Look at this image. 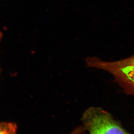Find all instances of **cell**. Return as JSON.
Wrapping results in <instances>:
<instances>
[{"label": "cell", "mask_w": 134, "mask_h": 134, "mask_svg": "<svg viewBox=\"0 0 134 134\" xmlns=\"http://www.w3.org/2000/svg\"><path fill=\"white\" fill-rule=\"evenodd\" d=\"M86 62L89 67L109 72L125 92L134 96V55L113 62L104 61L96 57L87 58Z\"/></svg>", "instance_id": "cell-1"}, {"label": "cell", "mask_w": 134, "mask_h": 134, "mask_svg": "<svg viewBox=\"0 0 134 134\" xmlns=\"http://www.w3.org/2000/svg\"><path fill=\"white\" fill-rule=\"evenodd\" d=\"M87 134H132L126 131L109 112L99 107H91L82 117Z\"/></svg>", "instance_id": "cell-2"}, {"label": "cell", "mask_w": 134, "mask_h": 134, "mask_svg": "<svg viewBox=\"0 0 134 134\" xmlns=\"http://www.w3.org/2000/svg\"><path fill=\"white\" fill-rule=\"evenodd\" d=\"M17 126L13 122H0V134H16Z\"/></svg>", "instance_id": "cell-3"}, {"label": "cell", "mask_w": 134, "mask_h": 134, "mask_svg": "<svg viewBox=\"0 0 134 134\" xmlns=\"http://www.w3.org/2000/svg\"><path fill=\"white\" fill-rule=\"evenodd\" d=\"M69 134H87V133L83 126H82L77 127Z\"/></svg>", "instance_id": "cell-4"}, {"label": "cell", "mask_w": 134, "mask_h": 134, "mask_svg": "<svg viewBox=\"0 0 134 134\" xmlns=\"http://www.w3.org/2000/svg\"><path fill=\"white\" fill-rule=\"evenodd\" d=\"M1 38H2V34H1V32L0 31V41L1 40Z\"/></svg>", "instance_id": "cell-5"}]
</instances>
